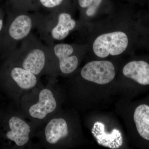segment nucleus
I'll return each mask as SVG.
<instances>
[{
	"label": "nucleus",
	"instance_id": "6",
	"mask_svg": "<svg viewBox=\"0 0 149 149\" xmlns=\"http://www.w3.org/2000/svg\"><path fill=\"white\" fill-rule=\"evenodd\" d=\"M129 40L127 35L121 31L105 33L100 35L93 44V50L97 56L102 58L109 55L117 56L128 47Z\"/></svg>",
	"mask_w": 149,
	"mask_h": 149
},
{
	"label": "nucleus",
	"instance_id": "7",
	"mask_svg": "<svg viewBox=\"0 0 149 149\" xmlns=\"http://www.w3.org/2000/svg\"><path fill=\"white\" fill-rule=\"evenodd\" d=\"M84 80L104 85L111 82L115 76L113 64L108 61H95L85 65L80 72Z\"/></svg>",
	"mask_w": 149,
	"mask_h": 149
},
{
	"label": "nucleus",
	"instance_id": "4",
	"mask_svg": "<svg viewBox=\"0 0 149 149\" xmlns=\"http://www.w3.org/2000/svg\"><path fill=\"white\" fill-rule=\"evenodd\" d=\"M0 118V137L2 141L12 148H27L35 134L37 126L26 120L20 111L7 113Z\"/></svg>",
	"mask_w": 149,
	"mask_h": 149
},
{
	"label": "nucleus",
	"instance_id": "3",
	"mask_svg": "<svg viewBox=\"0 0 149 149\" xmlns=\"http://www.w3.org/2000/svg\"><path fill=\"white\" fill-rule=\"evenodd\" d=\"M6 12L7 19L0 38V57L6 59L16 49L18 43L30 35L40 20L22 11L6 9Z\"/></svg>",
	"mask_w": 149,
	"mask_h": 149
},
{
	"label": "nucleus",
	"instance_id": "2",
	"mask_svg": "<svg viewBox=\"0 0 149 149\" xmlns=\"http://www.w3.org/2000/svg\"><path fill=\"white\" fill-rule=\"evenodd\" d=\"M19 101L20 111L37 127L42 126L58 112L56 91L50 85H39Z\"/></svg>",
	"mask_w": 149,
	"mask_h": 149
},
{
	"label": "nucleus",
	"instance_id": "14",
	"mask_svg": "<svg viewBox=\"0 0 149 149\" xmlns=\"http://www.w3.org/2000/svg\"><path fill=\"white\" fill-rule=\"evenodd\" d=\"M5 12L1 8H0V38L3 30L5 26L4 18L6 15Z\"/></svg>",
	"mask_w": 149,
	"mask_h": 149
},
{
	"label": "nucleus",
	"instance_id": "9",
	"mask_svg": "<svg viewBox=\"0 0 149 149\" xmlns=\"http://www.w3.org/2000/svg\"><path fill=\"white\" fill-rule=\"evenodd\" d=\"M52 47L60 71L64 74L74 72L78 67L79 59L77 56L73 54V47L67 44H57Z\"/></svg>",
	"mask_w": 149,
	"mask_h": 149
},
{
	"label": "nucleus",
	"instance_id": "5",
	"mask_svg": "<svg viewBox=\"0 0 149 149\" xmlns=\"http://www.w3.org/2000/svg\"><path fill=\"white\" fill-rule=\"evenodd\" d=\"M0 84L9 95L18 100L39 85L38 76L8 59L0 68Z\"/></svg>",
	"mask_w": 149,
	"mask_h": 149
},
{
	"label": "nucleus",
	"instance_id": "10",
	"mask_svg": "<svg viewBox=\"0 0 149 149\" xmlns=\"http://www.w3.org/2000/svg\"><path fill=\"white\" fill-rule=\"evenodd\" d=\"M123 73L139 85L149 86V62L146 61L139 60L128 63L123 67Z\"/></svg>",
	"mask_w": 149,
	"mask_h": 149
},
{
	"label": "nucleus",
	"instance_id": "12",
	"mask_svg": "<svg viewBox=\"0 0 149 149\" xmlns=\"http://www.w3.org/2000/svg\"><path fill=\"white\" fill-rule=\"evenodd\" d=\"M102 1V0H78V3L82 8H88L86 11V15L92 16L96 13Z\"/></svg>",
	"mask_w": 149,
	"mask_h": 149
},
{
	"label": "nucleus",
	"instance_id": "15",
	"mask_svg": "<svg viewBox=\"0 0 149 149\" xmlns=\"http://www.w3.org/2000/svg\"><path fill=\"white\" fill-rule=\"evenodd\" d=\"M12 2L13 1H16V0H10Z\"/></svg>",
	"mask_w": 149,
	"mask_h": 149
},
{
	"label": "nucleus",
	"instance_id": "1",
	"mask_svg": "<svg viewBox=\"0 0 149 149\" xmlns=\"http://www.w3.org/2000/svg\"><path fill=\"white\" fill-rule=\"evenodd\" d=\"M6 59L38 76L56 72L58 62L52 46L44 45L31 34Z\"/></svg>",
	"mask_w": 149,
	"mask_h": 149
},
{
	"label": "nucleus",
	"instance_id": "8",
	"mask_svg": "<svg viewBox=\"0 0 149 149\" xmlns=\"http://www.w3.org/2000/svg\"><path fill=\"white\" fill-rule=\"evenodd\" d=\"M53 14L51 24L47 26V32L49 34V37L53 41H61L66 38L70 32L75 28L76 21L67 13H59L56 17L57 20Z\"/></svg>",
	"mask_w": 149,
	"mask_h": 149
},
{
	"label": "nucleus",
	"instance_id": "13",
	"mask_svg": "<svg viewBox=\"0 0 149 149\" xmlns=\"http://www.w3.org/2000/svg\"><path fill=\"white\" fill-rule=\"evenodd\" d=\"M40 3L44 7L47 9L56 8L60 5L63 0H39Z\"/></svg>",
	"mask_w": 149,
	"mask_h": 149
},
{
	"label": "nucleus",
	"instance_id": "11",
	"mask_svg": "<svg viewBox=\"0 0 149 149\" xmlns=\"http://www.w3.org/2000/svg\"><path fill=\"white\" fill-rule=\"evenodd\" d=\"M133 119L139 137L149 142V104L142 103L136 107Z\"/></svg>",
	"mask_w": 149,
	"mask_h": 149
}]
</instances>
